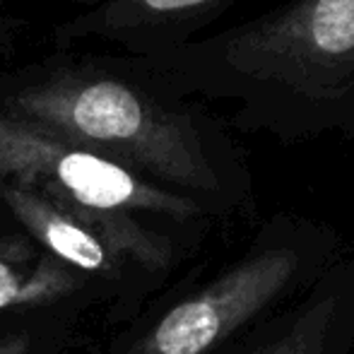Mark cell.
Returning a JSON list of instances; mask_svg holds the SVG:
<instances>
[{
	"mask_svg": "<svg viewBox=\"0 0 354 354\" xmlns=\"http://www.w3.org/2000/svg\"><path fill=\"white\" fill-rule=\"evenodd\" d=\"M183 84L236 102L234 126L282 142L354 138V0H287L176 58Z\"/></svg>",
	"mask_w": 354,
	"mask_h": 354,
	"instance_id": "6da1fadb",
	"label": "cell"
},
{
	"mask_svg": "<svg viewBox=\"0 0 354 354\" xmlns=\"http://www.w3.org/2000/svg\"><path fill=\"white\" fill-rule=\"evenodd\" d=\"M0 176L17 178L53 201L97 212H162L188 219L203 205L188 196L164 191L138 178L121 162L87 147H73L37 128L0 118Z\"/></svg>",
	"mask_w": 354,
	"mask_h": 354,
	"instance_id": "7a4b0ae2",
	"label": "cell"
},
{
	"mask_svg": "<svg viewBox=\"0 0 354 354\" xmlns=\"http://www.w3.org/2000/svg\"><path fill=\"white\" fill-rule=\"evenodd\" d=\"M306 251L292 239H266L207 287L171 306L128 354H210L261 316L299 280Z\"/></svg>",
	"mask_w": 354,
	"mask_h": 354,
	"instance_id": "3957f363",
	"label": "cell"
},
{
	"mask_svg": "<svg viewBox=\"0 0 354 354\" xmlns=\"http://www.w3.org/2000/svg\"><path fill=\"white\" fill-rule=\"evenodd\" d=\"M0 196L34 239L73 270L118 277L126 261L147 270H162L171 261L169 243L123 212L87 210L17 183H3Z\"/></svg>",
	"mask_w": 354,
	"mask_h": 354,
	"instance_id": "277c9868",
	"label": "cell"
},
{
	"mask_svg": "<svg viewBox=\"0 0 354 354\" xmlns=\"http://www.w3.org/2000/svg\"><path fill=\"white\" fill-rule=\"evenodd\" d=\"M82 280L53 256L22 258L0 251V311L71 297Z\"/></svg>",
	"mask_w": 354,
	"mask_h": 354,
	"instance_id": "5b68a950",
	"label": "cell"
},
{
	"mask_svg": "<svg viewBox=\"0 0 354 354\" xmlns=\"http://www.w3.org/2000/svg\"><path fill=\"white\" fill-rule=\"evenodd\" d=\"M330 301L318 304L313 311L299 318L284 335H277L256 354H321L330 326Z\"/></svg>",
	"mask_w": 354,
	"mask_h": 354,
	"instance_id": "8992f818",
	"label": "cell"
},
{
	"mask_svg": "<svg viewBox=\"0 0 354 354\" xmlns=\"http://www.w3.org/2000/svg\"><path fill=\"white\" fill-rule=\"evenodd\" d=\"M0 354H32L29 350V337L17 333V335H10L0 340Z\"/></svg>",
	"mask_w": 354,
	"mask_h": 354,
	"instance_id": "52a82bcc",
	"label": "cell"
}]
</instances>
